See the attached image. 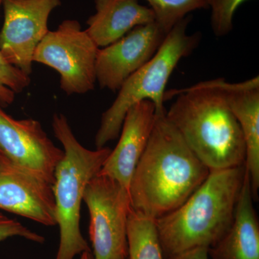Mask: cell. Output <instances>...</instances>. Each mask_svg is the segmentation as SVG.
Masks as SVG:
<instances>
[{
    "label": "cell",
    "mask_w": 259,
    "mask_h": 259,
    "mask_svg": "<svg viewBox=\"0 0 259 259\" xmlns=\"http://www.w3.org/2000/svg\"><path fill=\"white\" fill-rule=\"evenodd\" d=\"M52 128L64 151L53 185L56 222L60 232L55 259H74L83 252L91 251L80 229L81 202L87 185L100 171L111 149L105 146L96 150L85 148L75 137L63 114L54 115Z\"/></svg>",
    "instance_id": "277c9868"
},
{
    "label": "cell",
    "mask_w": 259,
    "mask_h": 259,
    "mask_svg": "<svg viewBox=\"0 0 259 259\" xmlns=\"http://www.w3.org/2000/svg\"><path fill=\"white\" fill-rule=\"evenodd\" d=\"M96 13L87 21L86 32L99 48L106 47L131 30L155 22L154 13L139 0H95Z\"/></svg>",
    "instance_id": "9a60e30c"
},
{
    "label": "cell",
    "mask_w": 259,
    "mask_h": 259,
    "mask_svg": "<svg viewBox=\"0 0 259 259\" xmlns=\"http://www.w3.org/2000/svg\"><path fill=\"white\" fill-rule=\"evenodd\" d=\"M166 117L209 171L245 164V146L221 79L202 81L180 92Z\"/></svg>",
    "instance_id": "7a4b0ae2"
},
{
    "label": "cell",
    "mask_w": 259,
    "mask_h": 259,
    "mask_svg": "<svg viewBox=\"0 0 259 259\" xmlns=\"http://www.w3.org/2000/svg\"><path fill=\"white\" fill-rule=\"evenodd\" d=\"M221 86L231 110L238 120L245 146V166L249 175L253 199L259 189V78L239 83L227 82Z\"/></svg>",
    "instance_id": "4fadbf2b"
},
{
    "label": "cell",
    "mask_w": 259,
    "mask_h": 259,
    "mask_svg": "<svg viewBox=\"0 0 259 259\" xmlns=\"http://www.w3.org/2000/svg\"><path fill=\"white\" fill-rule=\"evenodd\" d=\"M127 259H164L155 220L131 209L127 221Z\"/></svg>",
    "instance_id": "2e32d148"
},
{
    "label": "cell",
    "mask_w": 259,
    "mask_h": 259,
    "mask_svg": "<svg viewBox=\"0 0 259 259\" xmlns=\"http://www.w3.org/2000/svg\"><path fill=\"white\" fill-rule=\"evenodd\" d=\"M244 165L210 171L180 207L155 220L166 258L212 247L231 227L244 182Z\"/></svg>",
    "instance_id": "3957f363"
},
{
    "label": "cell",
    "mask_w": 259,
    "mask_h": 259,
    "mask_svg": "<svg viewBox=\"0 0 259 259\" xmlns=\"http://www.w3.org/2000/svg\"><path fill=\"white\" fill-rule=\"evenodd\" d=\"M156 106L149 100L135 104L126 113L120 139L97 175L110 177L128 190L140 158L151 136Z\"/></svg>",
    "instance_id": "7c38bea8"
},
{
    "label": "cell",
    "mask_w": 259,
    "mask_h": 259,
    "mask_svg": "<svg viewBox=\"0 0 259 259\" xmlns=\"http://www.w3.org/2000/svg\"><path fill=\"white\" fill-rule=\"evenodd\" d=\"M13 237H21L28 241L44 243L45 238L24 226L17 220L11 219L0 211V242Z\"/></svg>",
    "instance_id": "ffe728a7"
},
{
    "label": "cell",
    "mask_w": 259,
    "mask_h": 259,
    "mask_svg": "<svg viewBox=\"0 0 259 259\" xmlns=\"http://www.w3.org/2000/svg\"><path fill=\"white\" fill-rule=\"evenodd\" d=\"M166 35L153 22L136 27L117 41L99 49L96 77L100 88L118 91L131 75L155 55Z\"/></svg>",
    "instance_id": "30bf717a"
},
{
    "label": "cell",
    "mask_w": 259,
    "mask_h": 259,
    "mask_svg": "<svg viewBox=\"0 0 259 259\" xmlns=\"http://www.w3.org/2000/svg\"><path fill=\"white\" fill-rule=\"evenodd\" d=\"M2 152L0 151V157H1Z\"/></svg>",
    "instance_id": "603a6c76"
},
{
    "label": "cell",
    "mask_w": 259,
    "mask_h": 259,
    "mask_svg": "<svg viewBox=\"0 0 259 259\" xmlns=\"http://www.w3.org/2000/svg\"><path fill=\"white\" fill-rule=\"evenodd\" d=\"M90 237L95 259H127V229L132 205L128 190L110 177L97 175L85 188Z\"/></svg>",
    "instance_id": "52a82bcc"
},
{
    "label": "cell",
    "mask_w": 259,
    "mask_h": 259,
    "mask_svg": "<svg viewBox=\"0 0 259 259\" xmlns=\"http://www.w3.org/2000/svg\"><path fill=\"white\" fill-rule=\"evenodd\" d=\"M155 16V23L168 33L191 12L208 9L207 0H146Z\"/></svg>",
    "instance_id": "e0dca14e"
},
{
    "label": "cell",
    "mask_w": 259,
    "mask_h": 259,
    "mask_svg": "<svg viewBox=\"0 0 259 259\" xmlns=\"http://www.w3.org/2000/svg\"><path fill=\"white\" fill-rule=\"evenodd\" d=\"M99 49L77 20H66L47 32L35 49L33 62L55 69L65 93L81 95L95 89Z\"/></svg>",
    "instance_id": "8992f818"
},
{
    "label": "cell",
    "mask_w": 259,
    "mask_h": 259,
    "mask_svg": "<svg viewBox=\"0 0 259 259\" xmlns=\"http://www.w3.org/2000/svg\"><path fill=\"white\" fill-rule=\"evenodd\" d=\"M0 151L12 162L38 175L51 185L64 151L56 146L33 119L16 120L0 105Z\"/></svg>",
    "instance_id": "9c48e42d"
},
{
    "label": "cell",
    "mask_w": 259,
    "mask_h": 259,
    "mask_svg": "<svg viewBox=\"0 0 259 259\" xmlns=\"http://www.w3.org/2000/svg\"><path fill=\"white\" fill-rule=\"evenodd\" d=\"M245 1L247 0H207L212 10L211 27L216 36H225L233 30L235 13Z\"/></svg>",
    "instance_id": "d6986e66"
},
{
    "label": "cell",
    "mask_w": 259,
    "mask_h": 259,
    "mask_svg": "<svg viewBox=\"0 0 259 259\" xmlns=\"http://www.w3.org/2000/svg\"><path fill=\"white\" fill-rule=\"evenodd\" d=\"M191 20L187 16L167 33L155 55L131 75L119 89L111 106L102 114L100 127L95 136L97 148L105 147L120 136L126 113L135 104L149 100L156 110L164 109L165 88L179 62L187 57L201 40L199 32L189 35L187 26Z\"/></svg>",
    "instance_id": "5b68a950"
},
{
    "label": "cell",
    "mask_w": 259,
    "mask_h": 259,
    "mask_svg": "<svg viewBox=\"0 0 259 259\" xmlns=\"http://www.w3.org/2000/svg\"><path fill=\"white\" fill-rule=\"evenodd\" d=\"M80 259H95L92 251H85L80 255Z\"/></svg>",
    "instance_id": "7402d4cb"
},
{
    "label": "cell",
    "mask_w": 259,
    "mask_h": 259,
    "mask_svg": "<svg viewBox=\"0 0 259 259\" xmlns=\"http://www.w3.org/2000/svg\"><path fill=\"white\" fill-rule=\"evenodd\" d=\"M61 0H3L0 51L5 60L30 76L35 49L49 30V19Z\"/></svg>",
    "instance_id": "ba28073f"
},
{
    "label": "cell",
    "mask_w": 259,
    "mask_h": 259,
    "mask_svg": "<svg viewBox=\"0 0 259 259\" xmlns=\"http://www.w3.org/2000/svg\"><path fill=\"white\" fill-rule=\"evenodd\" d=\"M166 259H209L208 248H194L179 254L172 255Z\"/></svg>",
    "instance_id": "44dd1931"
},
{
    "label": "cell",
    "mask_w": 259,
    "mask_h": 259,
    "mask_svg": "<svg viewBox=\"0 0 259 259\" xmlns=\"http://www.w3.org/2000/svg\"><path fill=\"white\" fill-rule=\"evenodd\" d=\"M166 113L165 108L156 110L151 136L129 187L133 209L154 220L180 207L209 174Z\"/></svg>",
    "instance_id": "6da1fadb"
},
{
    "label": "cell",
    "mask_w": 259,
    "mask_h": 259,
    "mask_svg": "<svg viewBox=\"0 0 259 259\" xmlns=\"http://www.w3.org/2000/svg\"><path fill=\"white\" fill-rule=\"evenodd\" d=\"M3 1L0 0V8ZM30 81V76L10 64L0 51V105L7 107L12 105L16 94L28 88Z\"/></svg>",
    "instance_id": "ac0fdd59"
},
{
    "label": "cell",
    "mask_w": 259,
    "mask_h": 259,
    "mask_svg": "<svg viewBox=\"0 0 259 259\" xmlns=\"http://www.w3.org/2000/svg\"><path fill=\"white\" fill-rule=\"evenodd\" d=\"M249 175L244 182L229 229L208 248L209 259H259V223Z\"/></svg>",
    "instance_id": "5bb4252c"
},
{
    "label": "cell",
    "mask_w": 259,
    "mask_h": 259,
    "mask_svg": "<svg viewBox=\"0 0 259 259\" xmlns=\"http://www.w3.org/2000/svg\"><path fill=\"white\" fill-rule=\"evenodd\" d=\"M1 209L45 226H57L52 185L15 164L3 153L0 157Z\"/></svg>",
    "instance_id": "8fae6325"
}]
</instances>
